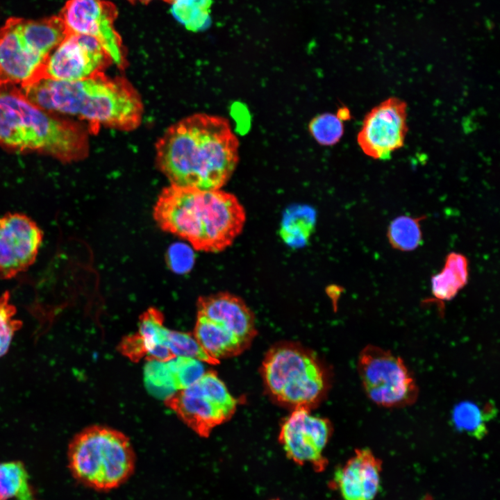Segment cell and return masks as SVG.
Returning <instances> with one entry per match:
<instances>
[{
  "mask_svg": "<svg viewBox=\"0 0 500 500\" xmlns=\"http://www.w3.org/2000/svg\"><path fill=\"white\" fill-rule=\"evenodd\" d=\"M357 370L367 397L376 405L401 408L417 401L419 388L415 377L403 359L390 350L365 346L358 356Z\"/></svg>",
  "mask_w": 500,
  "mask_h": 500,
  "instance_id": "ba28073f",
  "label": "cell"
},
{
  "mask_svg": "<svg viewBox=\"0 0 500 500\" xmlns=\"http://www.w3.org/2000/svg\"><path fill=\"white\" fill-rule=\"evenodd\" d=\"M166 363L176 391L191 386L206 372L201 361L192 358L176 356Z\"/></svg>",
  "mask_w": 500,
  "mask_h": 500,
  "instance_id": "484cf974",
  "label": "cell"
},
{
  "mask_svg": "<svg viewBox=\"0 0 500 500\" xmlns=\"http://www.w3.org/2000/svg\"><path fill=\"white\" fill-rule=\"evenodd\" d=\"M424 217L401 215L389 224L387 236L390 245L401 251L416 249L422 243V232L420 222Z\"/></svg>",
  "mask_w": 500,
  "mask_h": 500,
  "instance_id": "7402d4cb",
  "label": "cell"
},
{
  "mask_svg": "<svg viewBox=\"0 0 500 500\" xmlns=\"http://www.w3.org/2000/svg\"><path fill=\"white\" fill-rule=\"evenodd\" d=\"M496 413L494 403L491 401L481 406L474 401H462L453 407L451 420L458 431L481 440L488 434V424Z\"/></svg>",
  "mask_w": 500,
  "mask_h": 500,
  "instance_id": "d6986e66",
  "label": "cell"
},
{
  "mask_svg": "<svg viewBox=\"0 0 500 500\" xmlns=\"http://www.w3.org/2000/svg\"><path fill=\"white\" fill-rule=\"evenodd\" d=\"M164 1H166V2L170 3H173L174 1H175L176 0H164Z\"/></svg>",
  "mask_w": 500,
  "mask_h": 500,
  "instance_id": "1f68e13d",
  "label": "cell"
},
{
  "mask_svg": "<svg viewBox=\"0 0 500 500\" xmlns=\"http://www.w3.org/2000/svg\"><path fill=\"white\" fill-rule=\"evenodd\" d=\"M118 350L133 362L139 361L147 356L143 340L138 332L124 338L118 346Z\"/></svg>",
  "mask_w": 500,
  "mask_h": 500,
  "instance_id": "f1b7e54d",
  "label": "cell"
},
{
  "mask_svg": "<svg viewBox=\"0 0 500 500\" xmlns=\"http://www.w3.org/2000/svg\"><path fill=\"white\" fill-rule=\"evenodd\" d=\"M128 1H131V2H132V3L138 1V2H140V3H142L147 4V3H148L149 1H151V0H128Z\"/></svg>",
  "mask_w": 500,
  "mask_h": 500,
  "instance_id": "4dcf8cb0",
  "label": "cell"
},
{
  "mask_svg": "<svg viewBox=\"0 0 500 500\" xmlns=\"http://www.w3.org/2000/svg\"><path fill=\"white\" fill-rule=\"evenodd\" d=\"M238 145L225 118L195 114L172 125L159 139L156 165L170 185L219 190L236 167Z\"/></svg>",
  "mask_w": 500,
  "mask_h": 500,
  "instance_id": "6da1fadb",
  "label": "cell"
},
{
  "mask_svg": "<svg viewBox=\"0 0 500 500\" xmlns=\"http://www.w3.org/2000/svg\"><path fill=\"white\" fill-rule=\"evenodd\" d=\"M67 35L59 16L8 18L0 28V85L24 88L40 80L49 56Z\"/></svg>",
  "mask_w": 500,
  "mask_h": 500,
  "instance_id": "8992f818",
  "label": "cell"
},
{
  "mask_svg": "<svg viewBox=\"0 0 500 500\" xmlns=\"http://www.w3.org/2000/svg\"><path fill=\"white\" fill-rule=\"evenodd\" d=\"M197 315L208 318L231 333L247 347L257 334L255 316L245 302L228 292L200 297Z\"/></svg>",
  "mask_w": 500,
  "mask_h": 500,
  "instance_id": "2e32d148",
  "label": "cell"
},
{
  "mask_svg": "<svg viewBox=\"0 0 500 500\" xmlns=\"http://www.w3.org/2000/svg\"><path fill=\"white\" fill-rule=\"evenodd\" d=\"M309 131L322 145H333L339 142L344 133L342 120L331 113L320 115L310 122Z\"/></svg>",
  "mask_w": 500,
  "mask_h": 500,
  "instance_id": "83f0119b",
  "label": "cell"
},
{
  "mask_svg": "<svg viewBox=\"0 0 500 500\" xmlns=\"http://www.w3.org/2000/svg\"><path fill=\"white\" fill-rule=\"evenodd\" d=\"M115 5L107 0H68L59 17L68 33L96 38L119 68L126 65V51L115 27Z\"/></svg>",
  "mask_w": 500,
  "mask_h": 500,
  "instance_id": "30bf717a",
  "label": "cell"
},
{
  "mask_svg": "<svg viewBox=\"0 0 500 500\" xmlns=\"http://www.w3.org/2000/svg\"><path fill=\"white\" fill-rule=\"evenodd\" d=\"M153 217L163 231L184 240L194 249L216 253L232 244L246 215L237 197L220 189L170 185L158 195Z\"/></svg>",
  "mask_w": 500,
  "mask_h": 500,
  "instance_id": "3957f363",
  "label": "cell"
},
{
  "mask_svg": "<svg viewBox=\"0 0 500 500\" xmlns=\"http://www.w3.org/2000/svg\"><path fill=\"white\" fill-rule=\"evenodd\" d=\"M43 235L38 224L24 213L0 217V279H11L34 263Z\"/></svg>",
  "mask_w": 500,
  "mask_h": 500,
  "instance_id": "5bb4252c",
  "label": "cell"
},
{
  "mask_svg": "<svg viewBox=\"0 0 500 500\" xmlns=\"http://www.w3.org/2000/svg\"><path fill=\"white\" fill-rule=\"evenodd\" d=\"M35 500L28 472L21 461L0 462V500Z\"/></svg>",
  "mask_w": 500,
  "mask_h": 500,
  "instance_id": "44dd1931",
  "label": "cell"
},
{
  "mask_svg": "<svg viewBox=\"0 0 500 500\" xmlns=\"http://www.w3.org/2000/svg\"><path fill=\"white\" fill-rule=\"evenodd\" d=\"M68 467L83 485L99 492L116 489L133 475L135 455L128 438L93 425L75 435L68 446Z\"/></svg>",
  "mask_w": 500,
  "mask_h": 500,
  "instance_id": "5b68a950",
  "label": "cell"
},
{
  "mask_svg": "<svg viewBox=\"0 0 500 500\" xmlns=\"http://www.w3.org/2000/svg\"><path fill=\"white\" fill-rule=\"evenodd\" d=\"M331 434L328 419L312 415L310 410L298 408L283 422L278 441L290 460L322 472L328 465L324 451Z\"/></svg>",
  "mask_w": 500,
  "mask_h": 500,
  "instance_id": "8fae6325",
  "label": "cell"
},
{
  "mask_svg": "<svg viewBox=\"0 0 500 500\" xmlns=\"http://www.w3.org/2000/svg\"><path fill=\"white\" fill-rule=\"evenodd\" d=\"M16 314L10 294L6 291L0 297V358L8 352L15 334L22 326V322L15 318Z\"/></svg>",
  "mask_w": 500,
  "mask_h": 500,
  "instance_id": "4316f807",
  "label": "cell"
},
{
  "mask_svg": "<svg viewBox=\"0 0 500 500\" xmlns=\"http://www.w3.org/2000/svg\"><path fill=\"white\" fill-rule=\"evenodd\" d=\"M112 63L109 54L96 38L68 33L49 56L41 79L82 80L103 72Z\"/></svg>",
  "mask_w": 500,
  "mask_h": 500,
  "instance_id": "7c38bea8",
  "label": "cell"
},
{
  "mask_svg": "<svg viewBox=\"0 0 500 500\" xmlns=\"http://www.w3.org/2000/svg\"><path fill=\"white\" fill-rule=\"evenodd\" d=\"M212 0H176L172 3V13L185 28L199 31L210 22Z\"/></svg>",
  "mask_w": 500,
  "mask_h": 500,
  "instance_id": "cb8c5ba5",
  "label": "cell"
},
{
  "mask_svg": "<svg viewBox=\"0 0 500 500\" xmlns=\"http://www.w3.org/2000/svg\"><path fill=\"white\" fill-rule=\"evenodd\" d=\"M406 103L390 97L365 116L357 141L362 151L376 160H388L401 148L408 131Z\"/></svg>",
  "mask_w": 500,
  "mask_h": 500,
  "instance_id": "4fadbf2b",
  "label": "cell"
},
{
  "mask_svg": "<svg viewBox=\"0 0 500 500\" xmlns=\"http://www.w3.org/2000/svg\"><path fill=\"white\" fill-rule=\"evenodd\" d=\"M0 147L66 162L81 160L88 151L80 125L38 107L14 85H0Z\"/></svg>",
  "mask_w": 500,
  "mask_h": 500,
  "instance_id": "277c9868",
  "label": "cell"
},
{
  "mask_svg": "<svg viewBox=\"0 0 500 500\" xmlns=\"http://www.w3.org/2000/svg\"><path fill=\"white\" fill-rule=\"evenodd\" d=\"M271 500H280V499H271Z\"/></svg>",
  "mask_w": 500,
  "mask_h": 500,
  "instance_id": "d6a6232c",
  "label": "cell"
},
{
  "mask_svg": "<svg viewBox=\"0 0 500 500\" xmlns=\"http://www.w3.org/2000/svg\"><path fill=\"white\" fill-rule=\"evenodd\" d=\"M261 375L272 399L292 410H311L328 388L326 373L316 356L293 342L279 343L267 351Z\"/></svg>",
  "mask_w": 500,
  "mask_h": 500,
  "instance_id": "52a82bcc",
  "label": "cell"
},
{
  "mask_svg": "<svg viewBox=\"0 0 500 500\" xmlns=\"http://www.w3.org/2000/svg\"><path fill=\"white\" fill-rule=\"evenodd\" d=\"M194 337L205 352L218 360L238 356L248 349L235 336L202 316L197 315Z\"/></svg>",
  "mask_w": 500,
  "mask_h": 500,
  "instance_id": "e0dca14e",
  "label": "cell"
},
{
  "mask_svg": "<svg viewBox=\"0 0 500 500\" xmlns=\"http://www.w3.org/2000/svg\"><path fill=\"white\" fill-rule=\"evenodd\" d=\"M165 403L202 438L230 419L238 406V400L214 371L206 372L196 383L176 391Z\"/></svg>",
  "mask_w": 500,
  "mask_h": 500,
  "instance_id": "9c48e42d",
  "label": "cell"
},
{
  "mask_svg": "<svg viewBox=\"0 0 500 500\" xmlns=\"http://www.w3.org/2000/svg\"><path fill=\"white\" fill-rule=\"evenodd\" d=\"M160 344L167 347L176 356L189 357L211 365H217L219 360L210 356L194 335L176 331H172L162 325L158 331Z\"/></svg>",
  "mask_w": 500,
  "mask_h": 500,
  "instance_id": "603a6c76",
  "label": "cell"
},
{
  "mask_svg": "<svg viewBox=\"0 0 500 500\" xmlns=\"http://www.w3.org/2000/svg\"><path fill=\"white\" fill-rule=\"evenodd\" d=\"M21 89L45 110L86 121L94 133L101 126L133 130L142 119L143 105L137 90L126 78L103 72L74 81L42 78Z\"/></svg>",
  "mask_w": 500,
  "mask_h": 500,
  "instance_id": "7a4b0ae2",
  "label": "cell"
},
{
  "mask_svg": "<svg viewBox=\"0 0 500 500\" xmlns=\"http://www.w3.org/2000/svg\"><path fill=\"white\" fill-rule=\"evenodd\" d=\"M144 380L149 392L157 398L165 400L176 392L166 362L147 360Z\"/></svg>",
  "mask_w": 500,
  "mask_h": 500,
  "instance_id": "d4e9b609",
  "label": "cell"
},
{
  "mask_svg": "<svg viewBox=\"0 0 500 500\" xmlns=\"http://www.w3.org/2000/svg\"><path fill=\"white\" fill-rule=\"evenodd\" d=\"M468 269L466 256L456 252L448 254L442 270L431 278L433 301L440 305L454 298L467 283Z\"/></svg>",
  "mask_w": 500,
  "mask_h": 500,
  "instance_id": "ac0fdd59",
  "label": "cell"
},
{
  "mask_svg": "<svg viewBox=\"0 0 500 500\" xmlns=\"http://www.w3.org/2000/svg\"><path fill=\"white\" fill-rule=\"evenodd\" d=\"M316 212L308 206H292L283 214L279 235L290 247L304 246L310 239L316 224Z\"/></svg>",
  "mask_w": 500,
  "mask_h": 500,
  "instance_id": "ffe728a7",
  "label": "cell"
},
{
  "mask_svg": "<svg viewBox=\"0 0 500 500\" xmlns=\"http://www.w3.org/2000/svg\"><path fill=\"white\" fill-rule=\"evenodd\" d=\"M342 121L349 119L350 114L349 110H347L345 108H343L342 109H340L338 115H337Z\"/></svg>",
  "mask_w": 500,
  "mask_h": 500,
  "instance_id": "f546056e",
  "label": "cell"
},
{
  "mask_svg": "<svg viewBox=\"0 0 500 500\" xmlns=\"http://www.w3.org/2000/svg\"><path fill=\"white\" fill-rule=\"evenodd\" d=\"M382 461L368 448L354 454L335 472L331 485L343 500H373L377 494Z\"/></svg>",
  "mask_w": 500,
  "mask_h": 500,
  "instance_id": "9a60e30c",
  "label": "cell"
}]
</instances>
